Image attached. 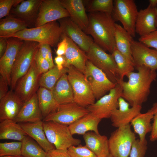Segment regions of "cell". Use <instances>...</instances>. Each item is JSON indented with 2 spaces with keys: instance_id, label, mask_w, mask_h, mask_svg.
Returning <instances> with one entry per match:
<instances>
[{
  "instance_id": "29",
  "label": "cell",
  "mask_w": 157,
  "mask_h": 157,
  "mask_svg": "<svg viewBox=\"0 0 157 157\" xmlns=\"http://www.w3.org/2000/svg\"><path fill=\"white\" fill-rule=\"evenodd\" d=\"M27 135L19 124L14 121L5 120L0 122V140H13L21 142Z\"/></svg>"
},
{
  "instance_id": "23",
  "label": "cell",
  "mask_w": 157,
  "mask_h": 157,
  "mask_svg": "<svg viewBox=\"0 0 157 157\" xmlns=\"http://www.w3.org/2000/svg\"><path fill=\"white\" fill-rule=\"evenodd\" d=\"M65 37L67 39L68 46L65 55L63 56L65 60L64 67L72 65L84 74L88 60L86 53L71 40Z\"/></svg>"
},
{
  "instance_id": "53",
  "label": "cell",
  "mask_w": 157,
  "mask_h": 157,
  "mask_svg": "<svg viewBox=\"0 0 157 157\" xmlns=\"http://www.w3.org/2000/svg\"><path fill=\"white\" fill-rule=\"evenodd\" d=\"M0 157H24L22 155L20 156H1Z\"/></svg>"
},
{
  "instance_id": "27",
  "label": "cell",
  "mask_w": 157,
  "mask_h": 157,
  "mask_svg": "<svg viewBox=\"0 0 157 157\" xmlns=\"http://www.w3.org/2000/svg\"><path fill=\"white\" fill-rule=\"evenodd\" d=\"M101 120L90 113L68 126L72 135L75 134L83 135L89 131L99 134L98 125Z\"/></svg>"
},
{
  "instance_id": "7",
  "label": "cell",
  "mask_w": 157,
  "mask_h": 157,
  "mask_svg": "<svg viewBox=\"0 0 157 157\" xmlns=\"http://www.w3.org/2000/svg\"><path fill=\"white\" fill-rule=\"evenodd\" d=\"M88 60L102 71L113 82L119 80L116 64L112 55L108 54L93 42L86 53Z\"/></svg>"
},
{
  "instance_id": "44",
  "label": "cell",
  "mask_w": 157,
  "mask_h": 157,
  "mask_svg": "<svg viewBox=\"0 0 157 157\" xmlns=\"http://www.w3.org/2000/svg\"><path fill=\"white\" fill-rule=\"evenodd\" d=\"M150 109L153 114V122L152 124L150 140L151 142H154L157 140V101L153 104Z\"/></svg>"
},
{
  "instance_id": "11",
  "label": "cell",
  "mask_w": 157,
  "mask_h": 157,
  "mask_svg": "<svg viewBox=\"0 0 157 157\" xmlns=\"http://www.w3.org/2000/svg\"><path fill=\"white\" fill-rule=\"evenodd\" d=\"M122 95V87L117 83L108 94L104 95L87 108L90 113L100 119L110 118L113 111L118 107V99Z\"/></svg>"
},
{
  "instance_id": "40",
  "label": "cell",
  "mask_w": 157,
  "mask_h": 157,
  "mask_svg": "<svg viewBox=\"0 0 157 157\" xmlns=\"http://www.w3.org/2000/svg\"><path fill=\"white\" fill-rule=\"evenodd\" d=\"M147 141L145 139L141 142L135 140L133 143L130 153V157H144L147 149Z\"/></svg>"
},
{
  "instance_id": "46",
  "label": "cell",
  "mask_w": 157,
  "mask_h": 157,
  "mask_svg": "<svg viewBox=\"0 0 157 157\" xmlns=\"http://www.w3.org/2000/svg\"><path fill=\"white\" fill-rule=\"evenodd\" d=\"M62 40L58 44L57 48L56 51V53L58 56L64 55L68 46V43L66 38L62 36Z\"/></svg>"
},
{
  "instance_id": "5",
  "label": "cell",
  "mask_w": 157,
  "mask_h": 157,
  "mask_svg": "<svg viewBox=\"0 0 157 157\" xmlns=\"http://www.w3.org/2000/svg\"><path fill=\"white\" fill-rule=\"evenodd\" d=\"M39 43L24 40L14 64L11 77V90H14L18 80L28 71L34 60Z\"/></svg>"
},
{
  "instance_id": "26",
  "label": "cell",
  "mask_w": 157,
  "mask_h": 157,
  "mask_svg": "<svg viewBox=\"0 0 157 157\" xmlns=\"http://www.w3.org/2000/svg\"><path fill=\"white\" fill-rule=\"evenodd\" d=\"M85 146L97 157H107L110 154L108 139L105 135L94 132H88L83 135Z\"/></svg>"
},
{
  "instance_id": "37",
  "label": "cell",
  "mask_w": 157,
  "mask_h": 157,
  "mask_svg": "<svg viewBox=\"0 0 157 157\" xmlns=\"http://www.w3.org/2000/svg\"><path fill=\"white\" fill-rule=\"evenodd\" d=\"M113 3L112 0H92L87 5L86 10L90 13L100 12L112 14Z\"/></svg>"
},
{
  "instance_id": "6",
  "label": "cell",
  "mask_w": 157,
  "mask_h": 157,
  "mask_svg": "<svg viewBox=\"0 0 157 157\" xmlns=\"http://www.w3.org/2000/svg\"><path fill=\"white\" fill-rule=\"evenodd\" d=\"M43 126L48 140L56 149H67L81 142L80 139L73 137L67 125L49 121H43Z\"/></svg>"
},
{
  "instance_id": "55",
  "label": "cell",
  "mask_w": 157,
  "mask_h": 157,
  "mask_svg": "<svg viewBox=\"0 0 157 157\" xmlns=\"http://www.w3.org/2000/svg\"><path fill=\"white\" fill-rule=\"evenodd\" d=\"M156 26H157V19L156 22Z\"/></svg>"
},
{
  "instance_id": "15",
  "label": "cell",
  "mask_w": 157,
  "mask_h": 157,
  "mask_svg": "<svg viewBox=\"0 0 157 157\" xmlns=\"http://www.w3.org/2000/svg\"><path fill=\"white\" fill-rule=\"evenodd\" d=\"M7 40L6 50L0 58V73L10 86L13 66L24 40L13 37L7 38Z\"/></svg>"
},
{
  "instance_id": "45",
  "label": "cell",
  "mask_w": 157,
  "mask_h": 157,
  "mask_svg": "<svg viewBox=\"0 0 157 157\" xmlns=\"http://www.w3.org/2000/svg\"><path fill=\"white\" fill-rule=\"evenodd\" d=\"M46 157H71L67 150L54 149L47 152Z\"/></svg>"
},
{
  "instance_id": "18",
  "label": "cell",
  "mask_w": 157,
  "mask_h": 157,
  "mask_svg": "<svg viewBox=\"0 0 157 157\" xmlns=\"http://www.w3.org/2000/svg\"><path fill=\"white\" fill-rule=\"evenodd\" d=\"M42 0H23L10 11L11 15L24 22L28 27H35Z\"/></svg>"
},
{
  "instance_id": "9",
  "label": "cell",
  "mask_w": 157,
  "mask_h": 157,
  "mask_svg": "<svg viewBox=\"0 0 157 157\" xmlns=\"http://www.w3.org/2000/svg\"><path fill=\"white\" fill-rule=\"evenodd\" d=\"M138 12L133 0L114 1L113 18L115 21H119L133 37L135 35V25Z\"/></svg>"
},
{
  "instance_id": "39",
  "label": "cell",
  "mask_w": 157,
  "mask_h": 157,
  "mask_svg": "<svg viewBox=\"0 0 157 157\" xmlns=\"http://www.w3.org/2000/svg\"><path fill=\"white\" fill-rule=\"evenodd\" d=\"M67 150L71 157H97L85 145L72 146Z\"/></svg>"
},
{
  "instance_id": "32",
  "label": "cell",
  "mask_w": 157,
  "mask_h": 157,
  "mask_svg": "<svg viewBox=\"0 0 157 157\" xmlns=\"http://www.w3.org/2000/svg\"><path fill=\"white\" fill-rule=\"evenodd\" d=\"M37 93L39 106L43 119L55 112L59 104L54 98L51 90L40 87Z\"/></svg>"
},
{
  "instance_id": "34",
  "label": "cell",
  "mask_w": 157,
  "mask_h": 157,
  "mask_svg": "<svg viewBox=\"0 0 157 157\" xmlns=\"http://www.w3.org/2000/svg\"><path fill=\"white\" fill-rule=\"evenodd\" d=\"M111 54L117 65L119 80H123L125 76L133 72L134 63L132 60L120 52L116 47Z\"/></svg>"
},
{
  "instance_id": "50",
  "label": "cell",
  "mask_w": 157,
  "mask_h": 157,
  "mask_svg": "<svg viewBox=\"0 0 157 157\" xmlns=\"http://www.w3.org/2000/svg\"><path fill=\"white\" fill-rule=\"evenodd\" d=\"M54 61L56 66L59 70H61L64 68L65 60L63 56H57L55 57Z\"/></svg>"
},
{
  "instance_id": "13",
  "label": "cell",
  "mask_w": 157,
  "mask_h": 157,
  "mask_svg": "<svg viewBox=\"0 0 157 157\" xmlns=\"http://www.w3.org/2000/svg\"><path fill=\"white\" fill-rule=\"evenodd\" d=\"M41 75L34 60L28 72L18 80L14 90L23 102L27 101L36 93L39 88Z\"/></svg>"
},
{
  "instance_id": "19",
  "label": "cell",
  "mask_w": 157,
  "mask_h": 157,
  "mask_svg": "<svg viewBox=\"0 0 157 157\" xmlns=\"http://www.w3.org/2000/svg\"><path fill=\"white\" fill-rule=\"evenodd\" d=\"M118 109L113 112L110 118L112 125L117 128L129 124L132 119L140 113L142 106L137 105L129 108V104L123 97L118 99Z\"/></svg>"
},
{
  "instance_id": "24",
  "label": "cell",
  "mask_w": 157,
  "mask_h": 157,
  "mask_svg": "<svg viewBox=\"0 0 157 157\" xmlns=\"http://www.w3.org/2000/svg\"><path fill=\"white\" fill-rule=\"evenodd\" d=\"M43 118L36 93L24 102L14 121L17 123L34 122L42 120Z\"/></svg>"
},
{
  "instance_id": "41",
  "label": "cell",
  "mask_w": 157,
  "mask_h": 157,
  "mask_svg": "<svg viewBox=\"0 0 157 157\" xmlns=\"http://www.w3.org/2000/svg\"><path fill=\"white\" fill-rule=\"evenodd\" d=\"M23 0H0V19L10 15L13 7H15Z\"/></svg>"
},
{
  "instance_id": "54",
  "label": "cell",
  "mask_w": 157,
  "mask_h": 157,
  "mask_svg": "<svg viewBox=\"0 0 157 157\" xmlns=\"http://www.w3.org/2000/svg\"><path fill=\"white\" fill-rule=\"evenodd\" d=\"M107 157H116L110 154Z\"/></svg>"
},
{
  "instance_id": "20",
  "label": "cell",
  "mask_w": 157,
  "mask_h": 157,
  "mask_svg": "<svg viewBox=\"0 0 157 157\" xmlns=\"http://www.w3.org/2000/svg\"><path fill=\"white\" fill-rule=\"evenodd\" d=\"M157 7L147 8L138 12L135 25V33L140 37L149 34L157 29Z\"/></svg>"
},
{
  "instance_id": "21",
  "label": "cell",
  "mask_w": 157,
  "mask_h": 157,
  "mask_svg": "<svg viewBox=\"0 0 157 157\" xmlns=\"http://www.w3.org/2000/svg\"><path fill=\"white\" fill-rule=\"evenodd\" d=\"M24 103L14 91H9L0 99V121L5 120L14 121Z\"/></svg>"
},
{
  "instance_id": "2",
  "label": "cell",
  "mask_w": 157,
  "mask_h": 157,
  "mask_svg": "<svg viewBox=\"0 0 157 157\" xmlns=\"http://www.w3.org/2000/svg\"><path fill=\"white\" fill-rule=\"evenodd\" d=\"M88 16V24L84 32L92 37L95 43L112 54L115 47L116 24L112 14L95 12L90 13Z\"/></svg>"
},
{
  "instance_id": "8",
  "label": "cell",
  "mask_w": 157,
  "mask_h": 157,
  "mask_svg": "<svg viewBox=\"0 0 157 157\" xmlns=\"http://www.w3.org/2000/svg\"><path fill=\"white\" fill-rule=\"evenodd\" d=\"M135 140L129 124L117 128L108 139L110 154L116 157H128Z\"/></svg>"
},
{
  "instance_id": "43",
  "label": "cell",
  "mask_w": 157,
  "mask_h": 157,
  "mask_svg": "<svg viewBox=\"0 0 157 157\" xmlns=\"http://www.w3.org/2000/svg\"><path fill=\"white\" fill-rule=\"evenodd\" d=\"M34 60L39 73L41 75L51 68L47 60L43 58L38 51L35 55Z\"/></svg>"
},
{
  "instance_id": "48",
  "label": "cell",
  "mask_w": 157,
  "mask_h": 157,
  "mask_svg": "<svg viewBox=\"0 0 157 157\" xmlns=\"http://www.w3.org/2000/svg\"><path fill=\"white\" fill-rule=\"evenodd\" d=\"M50 46L46 44L39 43L38 51L41 56L46 59L47 56L51 48Z\"/></svg>"
},
{
  "instance_id": "38",
  "label": "cell",
  "mask_w": 157,
  "mask_h": 157,
  "mask_svg": "<svg viewBox=\"0 0 157 157\" xmlns=\"http://www.w3.org/2000/svg\"><path fill=\"white\" fill-rule=\"evenodd\" d=\"M21 141L0 143V157L21 155Z\"/></svg>"
},
{
  "instance_id": "17",
  "label": "cell",
  "mask_w": 157,
  "mask_h": 157,
  "mask_svg": "<svg viewBox=\"0 0 157 157\" xmlns=\"http://www.w3.org/2000/svg\"><path fill=\"white\" fill-rule=\"evenodd\" d=\"M131 50L135 67L144 66L152 70L157 69V50L133 39L131 43Z\"/></svg>"
},
{
  "instance_id": "49",
  "label": "cell",
  "mask_w": 157,
  "mask_h": 157,
  "mask_svg": "<svg viewBox=\"0 0 157 157\" xmlns=\"http://www.w3.org/2000/svg\"><path fill=\"white\" fill-rule=\"evenodd\" d=\"M8 47L7 38L0 37V58L6 51Z\"/></svg>"
},
{
  "instance_id": "1",
  "label": "cell",
  "mask_w": 157,
  "mask_h": 157,
  "mask_svg": "<svg viewBox=\"0 0 157 157\" xmlns=\"http://www.w3.org/2000/svg\"><path fill=\"white\" fill-rule=\"evenodd\" d=\"M136 72L129 73L127 81L119 80L117 82L122 90V97L132 106L140 105L146 102L150 92L152 83L157 77L156 71L144 66L135 67Z\"/></svg>"
},
{
  "instance_id": "47",
  "label": "cell",
  "mask_w": 157,
  "mask_h": 157,
  "mask_svg": "<svg viewBox=\"0 0 157 157\" xmlns=\"http://www.w3.org/2000/svg\"><path fill=\"white\" fill-rule=\"evenodd\" d=\"M7 82L1 76H0V99L3 97L8 92V86Z\"/></svg>"
},
{
  "instance_id": "31",
  "label": "cell",
  "mask_w": 157,
  "mask_h": 157,
  "mask_svg": "<svg viewBox=\"0 0 157 157\" xmlns=\"http://www.w3.org/2000/svg\"><path fill=\"white\" fill-rule=\"evenodd\" d=\"M27 28L28 26L24 22L10 14L0 19V37H11Z\"/></svg>"
},
{
  "instance_id": "22",
  "label": "cell",
  "mask_w": 157,
  "mask_h": 157,
  "mask_svg": "<svg viewBox=\"0 0 157 157\" xmlns=\"http://www.w3.org/2000/svg\"><path fill=\"white\" fill-rule=\"evenodd\" d=\"M63 7L68 12L71 20L84 31L89 23L88 16L82 0H60Z\"/></svg>"
},
{
  "instance_id": "42",
  "label": "cell",
  "mask_w": 157,
  "mask_h": 157,
  "mask_svg": "<svg viewBox=\"0 0 157 157\" xmlns=\"http://www.w3.org/2000/svg\"><path fill=\"white\" fill-rule=\"evenodd\" d=\"M138 40L147 47L153 48L157 50V29L147 35L140 37Z\"/></svg>"
},
{
  "instance_id": "10",
  "label": "cell",
  "mask_w": 157,
  "mask_h": 157,
  "mask_svg": "<svg viewBox=\"0 0 157 157\" xmlns=\"http://www.w3.org/2000/svg\"><path fill=\"white\" fill-rule=\"evenodd\" d=\"M84 74L95 99H99L116 85L106 74L88 60Z\"/></svg>"
},
{
  "instance_id": "25",
  "label": "cell",
  "mask_w": 157,
  "mask_h": 157,
  "mask_svg": "<svg viewBox=\"0 0 157 157\" xmlns=\"http://www.w3.org/2000/svg\"><path fill=\"white\" fill-rule=\"evenodd\" d=\"M18 123L26 134L36 141L46 152L56 148L46 136L42 120L34 122Z\"/></svg>"
},
{
  "instance_id": "33",
  "label": "cell",
  "mask_w": 157,
  "mask_h": 157,
  "mask_svg": "<svg viewBox=\"0 0 157 157\" xmlns=\"http://www.w3.org/2000/svg\"><path fill=\"white\" fill-rule=\"evenodd\" d=\"M153 118L152 112L149 109L146 113L139 114L131 122L134 132L138 135L140 141H143L146 139V134L151 132L152 125L151 122Z\"/></svg>"
},
{
  "instance_id": "3",
  "label": "cell",
  "mask_w": 157,
  "mask_h": 157,
  "mask_svg": "<svg viewBox=\"0 0 157 157\" xmlns=\"http://www.w3.org/2000/svg\"><path fill=\"white\" fill-rule=\"evenodd\" d=\"M62 35L60 24L57 21H55L39 26L26 28L18 32L11 37L17 38L24 41L46 44L53 47L57 45Z\"/></svg>"
},
{
  "instance_id": "30",
  "label": "cell",
  "mask_w": 157,
  "mask_h": 157,
  "mask_svg": "<svg viewBox=\"0 0 157 157\" xmlns=\"http://www.w3.org/2000/svg\"><path fill=\"white\" fill-rule=\"evenodd\" d=\"M114 37L116 49L133 61L131 43L133 39L132 36L123 27L116 23Z\"/></svg>"
},
{
  "instance_id": "12",
  "label": "cell",
  "mask_w": 157,
  "mask_h": 157,
  "mask_svg": "<svg viewBox=\"0 0 157 157\" xmlns=\"http://www.w3.org/2000/svg\"><path fill=\"white\" fill-rule=\"evenodd\" d=\"M87 108L74 102L59 105L56 110L43 119V121H53L68 126L89 113Z\"/></svg>"
},
{
  "instance_id": "14",
  "label": "cell",
  "mask_w": 157,
  "mask_h": 157,
  "mask_svg": "<svg viewBox=\"0 0 157 157\" xmlns=\"http://www.w3.org/2000/svg\"><path fill=\"white\" fill-rule=\"evenodd\" d=\"M67 17L69 14L60 0H42L35 27Z\"/></svg>"
},
{
  "instance_id": "35",
  "label": "cell",
  "mask_w": 157,
  "mask_h": 157,
  "mask_svg": "<svg viewBox=\"0 0 157 157\" xmlns=\"http://www.w3.org/2000/svg\"><path fill=\"white\" fill-rule=\"evenodd\" d=\"M68 70V68L66 67L59 70L55 65L41 75L39 80V86L51 91L60 78L64 74L67 73Z\"/></svg>"
},
{
  "instance_id": "36",
  "label": "cell",
  "mask_w": 157,
  "mask_h": 157,
  "mask_svg": "<svg viewBox=\"0 0 157 157\" xmlns=\"http://www.w3.org/2000/svg\"><path fill=\"white\" fill-rule=\"evenodd\" d=\"M21 155L24 157H46V152L34 140L28 135L21 141Z\"/></svg>"
},
{
  "instance_id": "16",
  "label": "cell",
  "mask_w": 157,
  "mask_h": 157,
  "mask_svg": "<svg viewBox=\"0 0 157 157\" xmlns=\"http://www.w3.org/2000/svg\"><path fill=\"white\" fill-rule=\"evenodd\" d=\"M62 35L67 37L86 53L94 42L92 38L87 35L69 17L58 20Z\"/></svg>"
},
{
  "instance_id": "52",
  "label": "cell",
  "mask_w": 157,
  "mask_h": 157,
  "mask_svg": "<svg viewBox=\"0 0 157 157\" xmlns=\"http://www.w3.org/2000/svg\"><path fill=\"white\" fill-rule=\"evenodd\" d=\"M149 4L150 6L152 7H157V0H149Z\"/></svg>"
},
{
  "instance_id": "51",
  "label": "cell",
  "mask_w": 157,
  "mask_h": 157,
  "mask_svg": "<svg viewBox=\"0 0 157 157\" xmlns=\"http://www.w3.org/2000/svg\"><path fill=\"white\" fill-rule=\"evenodd\" d=\"M46 59L49 63L51 68L53 67L55 65L53 60L51 48L50 49L49 51Z\"/></svg>"
},
{
  "instance_id": "28",
  "label": "cell",
  "mask_w": 157,
  "mask_h": 157,
  "mask_svg": "<svg viewBox=\"0 0 157 157\" xmlns=\"http://www.w3.org/2000/svg\"><path fill=\"white\" fill-rule=\"evenodd\" d=\"M51 91L54 98L59 105L74 102L73 92L67 73L61 76Z\"/></svg>"
},
{
  "instance_id": "4",
  "label": "cell",
  "mask_w": 157,
  "mask_h": 157,
  "mask_svg": "<svg viewBox=\"0 0 157 157\" xmlns=\"http://www.w3.org/2000/svg\"><path fill=\"white\" fill-rule=\"evenodd\" d=\"M67 75L72 87L74 101L85 107L95 102V98L84 74L72 65L68 66Z\"/></svg>"
}]
</instances>
